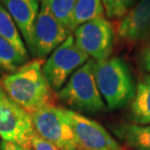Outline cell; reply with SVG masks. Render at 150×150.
I'll list each match as a JSON object with an SVG mask.
<instances>
[{"mask_svg":"<svg viewBox=\"0 0 150 150\" xmlns=\"http://www.w3.org/2000/svg\"><path fill=\"white\" fill-rule=\"evenodd\" d=\"M34 131L59 150H77L72 129L64 108L54 104L30 114Z\"/></svg>","mask_w":150,"mask_h":150,"instance_id":"5","label":"cell"},{"mask_svg":"<svg viewBox=\"0 0 150 150\" xmlns=\"http://www.w3.org/2000/svg\"><path fill=\"white\" fill-rule=\"evenodd\" d=\"M20 28L29 52L33 51V32L39 13V0H0Z\"/></svg>","mask_w":150,"mask_h":150,"instance_id":"11","label":"cell"},{"mask_svg":"<svg viewBox=\"0 0 150 150\" xmlns=\"http://www.w3.org/2000/svg\"><path fill=\"white\" fill-rule=\"evenodd\" d=\"M70 35V30L59 22L41 0V6L35 21L33 32V51L31 55L43 59L51 55Z\"/></svg>","mask_w":150,"mask_h":150,"instance_id":"9","label":"cell"},{"mask_svg":"<svg viewBox=\"0 0 150 150\" xmlns=\"http://www.w3.org/2000/svg\"><path fill=\"white\" fill-rule=\"evenodd\" d=\"M94 74L98 88L109 110L121 109L132 103L137 84L124 59L118 57L94 61Z\"/></svg>","mask_w":150,"mask_h":150,"instance_id":"2","label":"cell"},{"mask_svg":"<svg viewBox=\"0 0 150 150\" xmlns=\"http://www.w3.org/2000/svg\"><path fill=\"white\" fill-rule=\"evenodd\" d=\"M142 65L145 71L150 72V41L142 54Z\"/></svg>","mask_w":150,"mask_h":150,"instance_id":"20","label":"cell"},{"mask_svg":"<svg viewBox=\"0 0 150 150\" xmlns=\"http://www.w3.org/2000/svg\"><path fill=\"white\" fill-rule=\"evenodd\" d=\"M113 134L134 150H150V125L123 123L112 127Z\"/></svg>","mask_w":150,"mask_h":150,"instance_id":"12","label":"cell"},{"mask_svg":"<svg viewBox=\"0 0 150 150\" xmlns=\"http://www.w3.org/2000/svg\"><path fill=\"white\" fill-rule=\"evenodd\" d=\"M57 96L68 109L78 113L95 114L104 112L107 108L96 82L92 59L71 75Z\"/></svg>","mask_w":150,"mask_h":150,"instance_id":"3","label":"cell"},{"mask_svg":"<svg viewBox=\"0 0 150 150\" xmlns=\"http://www.w3.org/2000/svg\"><path fill=\"white\" fill-rule=\"evenodd\" d=\"M31 145L34 150H59L55 145L34 133L31 139Z\"/></svg>","mask_w":150,"mask_h":150,"instance_id":"19","label":"cell"},{"mask_svg":"<svg viewBox=\"0 0 150 150\" xmlns=\"http://www.w3.org/2000/svg\"><path fill=\"white\" fill-rule=\"evenodd\" d=\"M28 61V58L23 56L13 45L0 36V70L13 72Z\"/></svg>","mask_w":150,"mask_h":150,"instance_id":"16","label":"cell"},{"mask_svg":"<svg viewBox=\"0 0 150 150\" xmlns=\"http://www.w3.org/2000/svg\"><path fill=\"white\" fill-rule=\"evenodd\" d=\"M0 150H31V148H28L20 144H17V143L3 140L1 144H0Z\"/></svg>","mask_w":150,"mask_h":150,"instance_id":"21","label":"cell"},{"mask_svg":"<svg viewBox=\"0 0 150 150\" xmlns=\"http://www.w3.org/2000/svg\"><path fill=\"white\" fill-rule=\"evenodd\" d=\"M130 111L132 120L136 124L150 125V74L139 78Z\"/></svg>","mask_w":150,"mask_h":150,"instance_id":"13","label":"cell"},{"mask_svg":"<svg viewBox=\"0 0 150 150\" xmlns=\"http://www.w3.org/2000/svg\"><path fill=\"white\" fill-rule=\"evenodd\" d=\"M0 144H1V142H0Z\"/></svg>","mask_w":150,"mask_h":150,"instance_id":"23","label":"cell"},{"mask_svg":"<svg viewBox=\"0 0 150 150\" xmlns=\"http://www.w3.org/2000/svg\"><path fill=\"white\" fill-rule=\"evenodd\" d=\"M124 41L137 43L150 37V0H139L123 18L117 29Z\"/></svg>","mask_w":150,"mask_h":150,"instance_id":"10","label":"cell"},{"mask_svg":"<svg viewBox=\"0 0 150 150\" xmlns=\"http://www.w3.org/2000/svg\"><path fill=\"white\" fill-rule=\"evenodd\" d=\"M34 133L30 114L7 94L0 95V137L5 142L31 148Z\"/></svg>","mask_w":150,"mask_h":150,"instance_id":"6","label":"cell"},{"mask_svg":"<svg viewBox=\"0 0 150 150\" xmlns=\"http://www.w3.org/2000/svg\"><path fill=\"white\" fill-rule=\"evenodd\" d=\"M104 12L101 0H77L72 14L70 31L89 21L103 17Z\"/></svg>","mask_w":150,"mask_h":150,"instance_id":"14","label":"cell"},{"mask_svg":"<svg viewBox=\"0 0 150 150\" xmlns=\"http://www.w3.org/2000/svg\"><path fill=\"white\" fill-rule=\"evenodd\" d=\"M0 36L12 44L23 56L28 58L25 45L23 44L21 34L18 31L14 20L7 10L0 4Z\"/></svg>","mask_w":150,"mask_h":150,"instance_id":"15","label":"cell"},{"mask_svg":"<svg viewBox=\"0 0 150 150\" xmlns=\"http://www.w3.org/2000/svg\"><path fill=\"white\" fill-rule=\"evenodd\" d=\"M42 67V59H33L0 80L9 98L29 114L53 104V90Z\"/></svg>","mask_w":150,"mask_h":150,"instance_id":"1","label":"cell"},{"mask_svg":"<svg viewBox=\"0 0 150 150\" xmlns=\"http://www.w3.org/2000/svg\"><path fill=\"white\" fill-rule=\"evenodd\" d=\"M6 92L4 91V89H3V87L1 85V82H0V95H5Z\"/></svg>","mask_w":150,"mask_h":150,"instance_id":"22","label":"cell"},{"mask_svg":"<svg viewBox=\"0 0 150 150\" xmlns=\"http://www.w3.org/2000/svg\"><path fill=\"white\" fill-rule=\"evenodd\" d=\"M72 129L77 150H124L119 142L97 121L64 108Z\"/></svg>","mask_w":150,"mask_h":150,"instance_id":"8","label":"cell"},{"mask_svg":"<svg viewBox=\"0 0 150 150\" xmlns=\"http://www.w3.org/2000/svg\"><path fill=\"white\" fill-rule=\"evenodd\" d=\"M43 1L46 2L56 19L70 30L72 14L77 0H43Z\"/></svg>","mask_w":150,"mask_h":150,"instance_id":"17","label":"cell"},{"mask_svg":"<svg viewBox=\"0 0 150 150\" xmlns=\"http://www.w3.org/2000/svg\"><path fill=\"white\" fill-rule=\"evenodd\" d=\"M90 59L89 56L80 50L69 35L49 56L42 69L53 92L58 93L78 68Z\"/></svg>","mask_w":150,"mask_h":150,"instance_id":"4","label":"cell"},{"mask_svg":"<svg viewBox=\"0 0 150 150\" xmlns=\"http://www.w3.org/2000/svg\"><path fill=\"white\" fill-rule=\"evenodd\" d=\"M73 33L78 48L95 62L106 59L111 55L114 32L110 23L103 17L79 25Z\"/></svg>","mask_w":150,"mask_h":150,"instance_id":"7","label":"cell"},{"mask_svg":"<svg viewBox=\"0 0 150 150\" xmlns=\"http://www.w3.org/2000/svg\"><path fill=\"white\" fill-rule=\"evenodd\" d=\"M105 15L109 19H123L137 0H101Z\"/></svg>","mask_w":150,"mask_h":150,"instance_id":"18","label":"cell"}]
</instances>
